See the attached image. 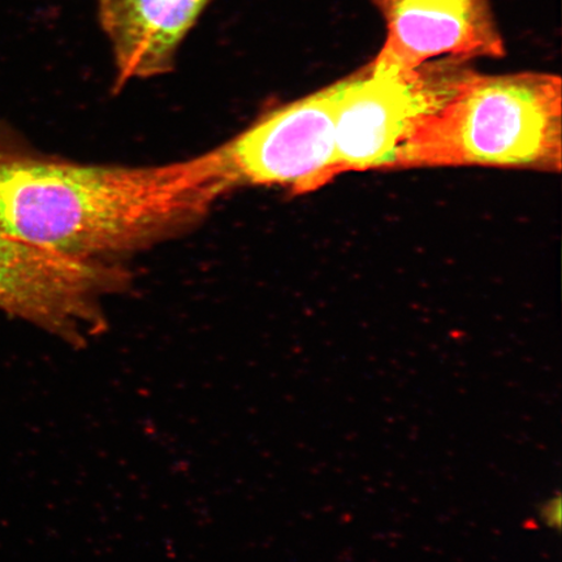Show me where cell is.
<instances>
[{
    "label": "cell",
    "instance_id": "cell-6",
    "mask_svg": "<svg viewBox=\"0 0 562 562\" xmlns=\"http://www.w3.org/2000/svg\"><path fill=\"white\" fill-rule=\"evenodd\" d=\"M385 38L368 67L407 74L441 59H498L507 54L491 0H372Z\"/></svg>",
    "mask_w": 562,
    "mask_h": 562
},
{
    "label": "cell",
    "instance_id": "cell-1",
    "mask_svg": "<svg viewBox=\"0 0 562 562\" xmlns=\"http://www.w3.org/2000/svg\"><path fill=\"white\" fill-rule=\"evenodd\" d=\"M222 195L202 156L140 167L80 165L32 149L0 159V231L81 261L170 240Z\"/></svg>",
    "mask_w": 562,
    "mask_h": 562
},
{
    "label": "cell",
    "instance_id": "cell-8",
    "mask_svg": "<svg viewBox=\"0 0 562 562\" xmlns=\"http://www.w3.org/2000/svg\"><path fill=\"white\" fill-rule=\"evenodd\" d=\"M26 149H30V146L24 143L19 133L9 124L0 122V159Z\"/></svg>",
    "mask_w": 562,
    "mask_h": 562
},
{
    "label": "cell",
    "instance_id": "cell-7",
    "mask_svg": "<svg viewBox=\"0 0 562 562\" xmlns=\"http://www.w3.org/2000/svg\"><path fill=\"white\" fill-rule=\"evenodd\" d=\"M210 0H101L98 19L110 41L117 88L172 70L176 56Z\"/></svg>",
    "mask_w": 562,
    "mask_h": 562
},
{
    "label": "cell",
    "instance_id": "cell-2",
    "mask_svg": "<svg viewBox=\"0 0 562 562\" xmlns=\"http://www.w3.org/2000/svg\"><path fill=\"white\" fill-rule=\"evenodd\" d=\"M562 83L557 75L472 68L419 123L395 168L501 167L560 171Z\"/></svg>",
    "mask_w": 562,
    "mask_h": 562
},
{
    "label": "cell",
    "instance_id": "cell-9",
    "mask_svg": "<svg viewBox=\"0 0 562 562\" xmlns=\"http://www.w3.org/2000/svg\"><path fill=\"white\" fill-rule=\"evenodd\" d=\"M540 517H542V521L546 525L559 529L561 522V498L559 496L553 497L543 504Z\"/></svg>",
    "mask_w": 562,
    "mask_h": 562
},
{
    "label": "cell",
    "instance_id": "cell-4",
    "mask_svg": "<svg viewBox=\"0 0 562 562\" xmlns=\"http://www.w3.org/2000/svg\"><path fill=\"white\" fill-rule=\"evenodd\" d=\"M469 63L441 59L407 74L368 66L335 82V136L339 172L395 168L417 126L452 93Z\"/></svg>",
    "mask_w": 562,
    "mask_h": 562
},
{
    "label": "cell",
    "instance_id": "cell-5",
    "mask_svg": "<svg viewBox=\"0 0 562 562\" xmlns=\"http://www.w3.org/2000/svg\"><path fill=\"white\" fill-rule=\"evenodd\" d=\"M125 273L56 255L0 231V312L82 347L104 331L103 301Z\"/></svg>",
    "mask_w": 562,
    "mask_h": 562
},
{
    "label": "cell",
    "instance_id": "cell-3",
    "mask_svg": "<svg viewBox=\"0 0 562 562\" xmlns=\"http://www.w3.org/2000/svg\"><path fill=\"white\" fill-rule=\"evenodd\" d=\"M335 83L267 112L237 136L202 154L224 193L278 187L294 195L340 175L336 158Z\"/></svg>",
    "mask_w": 562,
    "mask_h": 562
}]
</instances>
